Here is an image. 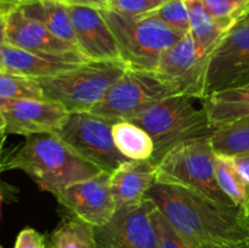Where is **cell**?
Instances as JSON below:
<instances>
[{
	"mask_svg": "<svg viewBox=\"0 0 249 248\" xmlns=\"http://www.w3.org/2000/svg\"><path fill=\"white\" fill-rule=\"evenodd\" d=\"M48 248H97L91 225L73 216H67L49 235Z\"/></svg>",
	"mask_w": 249,
	"mask_h": 248,
	"instance_id": "obj_23",
	"label": "cell"
},
{
	"mask_svg": "<svg viewBox=\"0 0 249 248\" xmlns=\"http://www.w3.org/2000/svg\"><path fill=\"white\" fill-rule=\"evenodd\" d=\"M14 248H48V241L36 229L24 228L17 235Z\"/></svg>",
	"mask_w": 249,
	"mask_h": 248,
	"instance_id": "obj_30",
	"label": "cell"
},
{
	"mask_svg": "<svg viewBox=\"0 0 249 248\" xmlns=\"http://www.w3.org/2000/svg\"><path fill=\"white\" fill-rule=\"evenodd\" d=\"M216 181L221 191L246 214H249V184L229 157L216 156Z\"/></svg>",
	"mask_w": 249,
	"mask_h": 248,
	"instance_id": "obj_24",
	"label": "cell"
},
{
	"mask_svg": "<svg viewBox=\"0 0 249 248\" xmlns=\"http://www.w3.org/2000/svg\"><path fill=\"white\" fill-rule=\"evenodd\" d=\"M1 206H2V194L0 190V216H1Z\"/></svg>",
	"mask_w": 249,
	"mask_h": 248,
	"instance_id": "obj_39",
	"label": "cell"
},
{
	"mask_svg": "<svg viewBox=\"0 0 249 248\" xmlns=\"http://www.w3.org/2000/svg\"><path fill=\"white\" fill-rule=\"evenodd\" d=\"M111 0H63L67 6H85L96 10H104L108 7Z\"/></svg>",
	"mask_w": 249,
	"mask_h": 248,
	"instance_id": "obj_32",
	"label": "cell"
},
{
	"mask_svg": "<svg viewBox=\"0 0 249 248\" xmlns=\"http://www.w3.org/2000/svg\"><path fill=\"white\" fill-rule=\"evenodd\" d=\"M5 45L31 53H62L78 50L53 35L39 21L27 16L19 7H12L5 12Z\"/></svg>",
	"mask_w": 249,
	"mask_h": 248,
	"instance_id": "obj_16",
	"label": "cell"
},
{
	"mask_svg": "<svg viewBox=\"0 0 249 248\" xmlns=\"http://www.w3.org/2000/svg\"><path fill=\"white\" fill-rule=\"evenodd\" d=\"M209 140L216 156L233 157L249 153V116L218 128Z\"/></svg>",
	"mask_w": 249,
	"mask_h": 248,
	"instance_id": "obj_22",
	"label": "cell"
},
{
	"mask_svg": "<svg viewBox=\"0 0 249 248\" xmlns=\"http://www.w3.org/2000/svg\"><path fill=\"white\" fill-rule=\"evenodd\" d=\"M53 196L71 216L92 228L105 225L117 209L108 172H101L90 179L68 185Z\"/></svg>",
	"mask_w": 249,
	"mask_h": 248,
	"instance_id": "obj_12",
	"label": "cell"
},
{
	"mask_svg": "<svg viewBox=\"0 0 249 248\" xmlns=\"http://www.w3.org/2000/svg\"><path fill=\"white\" fill-rule=\"evenodd\" d=\"M19 9L27 16L44 24L58 39L77 48V39L67 5L53 0H36Z\"/></svg>",
	"mask_w": 249,
	"mask_h": 248,
	"instance_id": "obj_19",
	"label": "cell"
},
{
	"mask_svg": "<svg viewBox=\"0 0 249 248\" xmlns=\"http://www.w3.org/2000/svg\"><path fill=\"white\" fill-rule=\"evenodd\" d=\"M190 17V35L202 49L213 51L233 26L221 22L209 14L199 0H184Z\"/></svg>",
	"mask_w": 249,
	"mask_h": 248,
	"instance_id": "obj_20",
	"label": "cell"
},
{
	"mask_svg": "<svg viewBox=\"0 0 249 248\" xmlns=\"http://www.w3.org/2000/svg\"><path fill=\"white\" fill-rule=\"evenodd\" d=\"M123 61H87L71 71L39 78L44 99L60 102L70 113L90 112L123 75Z\"/></svg>",
	"mask_w": 249,
	"mask_h": 248,
	"instance_id": "obj_4",
	"label": "cell"
},
{
	"mask_svg": "<svg viewBox=\"0 0 249 248\" xmlns=\"http://www.w3.org/2000/svg\"><path fill=\"white\" fill-rule=\"evenodd\" d=\"M158 19L178 33L190 34V17L184 0H170L160 9L145 15Z\"/></svg>",
	"mask_w": 249,
	"mask_h": 248,
	"instance_id": "obj_26",
	"label": "cell"
},
{
	"mask_svg": "<svg viewBox=\"0 0 249 248\" xmlns=\"http://www.w3.org/2000/svg\"><path fill=\"white\" fill-rule=\"evenodd\" d=\"M0 72H1V70H0Z\"/></svg>",
	"mask_w": 249,
	"mask_h": 248,
	"instance_id": "obj_44",
	"label": "cell"
},
{
	"mask_svg": "<svg viewBox=\"0 0 249 248\" xmlns=\"http://www.w3.org/2000/svg\"><path fill=\"white\" fill-rule=\"evenodd\" d=\"M240 23H248V24H249V14L247 15V16L245 17V18L242 19V21L240 22Z\"/></svg>",
	"mask_w": 249,
	"mask_h": 248,
	"instance_id": "obj_38",
	"label": "cell"
},
{
	"mask_svg": "<svg viewBox=\"0 0 249 248\" xmlns=\"http://www.w3.org/2000/svg\"><path fill=\"white\" fill-rule=\"evenodd\" d=\"M113 121L91 112H72L57 130V136L73 151L104 172L112 173L128 162L114 143Z\"/></svg>",
	"mask_w": 249,
	"mask_h": 248,
	"instance_id": "obj_8",
	"label": "cell"
},
{
	"mask_svg": "<svg viewBox=\"0 0 249 248\" xmlns=\"http://www.w3.org/2000/svg\"><path fill=\"white\" fill-rule=\"evenodd\" d=\"M7 135L6 134V122H5L4 117L0 113V136Z\"/></svg>",
	"mask_w": 249,
	"mask_h": 248,
	"instance_id": "obj_35",
	"label": "cell"
},
{
	"mask_svg": "<svg viewBox=\"0 0 249 248\" xmlns=\"http://www.w3.org/2000/svg\"><path fill=\"white\" fill-rule=\"evenodd\" d=\"M6 157H5L4 159H0V174H1V173L5 170V162H6Z\"/></svg>",
	"mask_w": 249,
	"mask_h": 248,
	"instance_id": "obj_37",
	"label": "cell"
},
{
	"mask_svg": "<svg viewBox=\"0 0 249 248\" xmlns=\"http://www.w3.org/2000/svg\"><path fill=\"white\" fill-rule=\"evenodd\" d=\"M202 107L214 130L247 117L249 116V84L213 92L202 100Z\"/></svg>",
	"mask_w": 249,
	"mask_h": 248,
	"instance_id": "obj_18",
	"label": "cell"
},
{
	"mask_svg": "<svg viewBox=\"0 0 249 248\" xmlns=\"http://www.w3.org/2000/svg\"><path fill=\"white\" fill-rule=\"evenodd\" d=\"M209 14L230 26H236L249 14V0H199Z\"/></svg>",
	"mask_w": 249,
	"mask_h": 248,
	"instance_id": "obj_27",
	"label": "cell"
},
{
	"mask_svg": "<svg viewBox=\"0 0 249 248\" xmlns=\"http://www.w3.org/2000/svg\"><path fill=\"white\" fill-rule=\"evenodd\" d=\"M211 53L212 51L202 49L186 34L163 53L156 72L179 95L202 100Z\"/></svg>",
	"mask_w": 249,
	"mask_h": 248,
	"instance_id": "obj_11",
	"label": "cell"
},
{
	"mask_svg": "<svg viewBox=\"0 0 249 248\" xmlns=\"http://www.w3.org/2000/svg\"><path fill=\"white\" fill-rule=\"evenodd\" d=\"M155 223L157 229L158 248H190L158 208L155 214Z\"/></svg>",
	"mask_w": 249,
	"mask_h": 248,
	"instance_id": "obj_29",
	"label": "cell"
},
{
	"mask_svg": "<svg viewBox=\"0 0 249 248\" xmlns=\"http://www.w3.org/2000/svg\"><path fill=\"white\" fill-rule=\"evenodd\" d=\"M169 1L170 0H111L107 9L130 16H143Z\"/></svg>",
	"mask_w": 249,
	"mask_h": 248,
	"instance_id": "obj_28",
	"label": "cell"
},
{
	"mask_svg": "<svg viewBox=\"0 0 249 248\" xmlns=\"http://www.w3.org/2000/svg\"><path fill=\"white\" fill-rule=\"evenodd\" d=\"M33 1H36V0H0V4L4 5L6 9L10 10L12 7H21Z\"/></svg>",
	"mask_w": 249,
	"mask_h": 248,
	"instance_id": "obj_33",
	"label": "cell"
},
{
	"mask_svg": "<svg viewBox=\"0 0 249 248\" xmlns=\"http://www.w3.org/2000/svg\"><path fill=\"white\" fill-rule=\"evenodd\" d=\"M111 28L119 57L129 68L156 71L163 53L182 34L150 16H130L109 9L100 10Z\"/></svg>",
	"mask_w": 249,
	"mask_h": 248,
	"instance_id": "obj_5",
	"label": "cell"
},
{
	"mask_svg": "<svg viewBox=\"0 0 249 248\" xmlns=\"http://www.w3.org/2000/svg\"><path fill=\"white\" fill-rule=\"evenodd\" d=\"M44 99L43 91L36 79L0 72V100Z\"/></svg>",
	"mask_w": 249,
	"mask_h": 248,
	"instance_id": "obj_25",
	"label": "cell"
},
{
	"mask_svg": "<svg viewBox=\"0 0 249 248\" xmlns=\"http://www.w3.org/2000/svg\"><path fill=\"white\" fill-rule=\"evenodd\" d=\"M248 219H249V214H248Z\"/></svg>",
	"mask_w": 249,
	"mask_h": 248,
	"instance_id": "obj_43",
	"label": "cell"
},
{
	"mask_svg": "<svg viewBox=\"0 0 249 248\" xmlns=\"http://www.w3.org/2000/svg\"><path fill=\"white\" fill-rule=\"evenodd\" d=\"M68 11L77 39V49L87 60H121L116 38L100 10L68 6Z\"/></svg>",
	"mask_w": 249,
	"mask_h": 248,
	"instance_id": "obj_14",
	"label": "cell"
},
{
	"mask_svg": "<svg viewBox=\"0 0 249 248\" xmlns=\"http://www.w3.org/2000/svg\"><path fill=\"white\" fill-rule=\"evenodd\" d=\"M7 10H9V9H6V7H5L4 5L0 4V11H7Z\"/></svg>",
	"mask_w": 249,
	"mask_h": 248,
	"instance_id": "obj_40",
	"label": "cell"
},
{
	"mask_svg": "<svg viewBox=\"0 0 249 248\" xmlns=\"http://www.w3.org/2000/svg\"><path fill=\"white\" fill-rule=\"evenodd\" d=\"M0 113L6 122V134L31 136L56 134L70 112L60 104L41 99L0 100Z\"/></svg>",
	"mask_w": 249,
	"mask_h": 248,
	"instance_id": "obj_13",
	"label": "cell"
},
{
	"mask_svg": "<svg viewBox=\"0 0 249 248\" xmlns=\"http://www.w3.org/2000/svg\"><path fill=\"white\" fill-rule=\"evenodd\" d=\"M216 153L209 138L186 141L168 151L156 164L157 180L177 184L225 204L236 206L219 187Z\"/></svg>",
	"mask_w": 249,
	"mask_h": 248,
	"instance_id": "obj_6",
	"label": "cell"
},
{
	"mask_svg": "<svg viewBox=\"0 0 249 248\" xmlns=\"http://www.w3.org/2000/svg\"><path fill=\"white\" fill-rule=\"evenodd\" d=\"M249 84V24L237 23L212 51L204 97ZM203 100V99H202Z\"/></svg>",
	"mask_w": 249,
	"mask_h": 248,
	"instance_id": "obj_10",
	"label": "cell"
},
{
	"mask_svg": "<svg viewBox=\"0 0 249 248\" xmlns=\"http://www.w3.org/2000/svg\"><path fill=\"white\" fill-rule=\"evenodd\" d=\"M53 1H60V2H63V0H53Z\"/></svg>",
	"mask_w": 249,
	"mask_h": 248,
	"instance_id": "obj_41",
	"label": "cell"
},
{
	"mask_svg": "<svg viewBox=\"0 0 249 248\" xmlns=\"http://www.w3.org/2000/svg\"><path fill=\"white\" fill-rule=\"evenodd\" d=\"M157 181V169L151 159L128 160L111 173V190L118 207L142 202Z\"/></svg>",
	"mask_w": 249,
	"mask_h": 248,
	"instance_id": "obj_17",
	"label": "cell"
},
{
	"mask_svg": "<svg viewBox=\"0 0 249 248\" xmlns=\"http://www.w3.org/2000/svg\"><path fill=\"white\" fill-rule=\"evenodd\" d=\"M130 122L141 126L152 138L155 152L151 160L155 164L175 146L211 138L215 131L203 107L197 108L192 99L185 95L165 97L136 114Z\"/></svg>",
	"mask_w": 249,
	"mask_h": 248,
	"instance_id": "obj_3",
	"label": "cell"
},
{
	"mask_svg": "<svg viewBox=\"0 0 249 248\" xmlns=\"http://www.w3.org/2000/svg\"><path fill=\"white\" fill-rule=\"evenodd\" d=\"M190 248H249V219L237 206L157 181L146 194Z\"/></svg>",
	"mask_w": 249,
	"mask_h": 248,
	"instance_id": "obj_1",
	"label": "cell"
},
{
	"mask_svg": "<svg viewBox=\"0 0 249 248\" xmlns=\"http://www.w3.org/2000/svg\"><path fill=\"white\" fill-rule=\"evenodd\" d=\"M179 95L156 71L126 67L125 72L91 113L111 121H130L136 114L165 97Z\"/></svg>",
	"mask_w": 249,
	"mask_h": 248,
	"instance_id": "obj_7",
	"label": "cell"
},
{
	"mask_svg": "<svg viewBox=\"0 0 249 248\" xmlns=\"http://www.w3.org/2000/svg\"><path fill=\"white\" fill-rule=\"evenodd\" d=\"M0 248H4V247H2V246H1V243H0Z\"/></svg>",
	"mask_w": 249,
	"mask_h": 248,
	"instance_id": "obj_42",
	"label": "cell"
},
{
	"mask_svg": "<svg viewBox=\"0 0 249 248\" xmlns=\"http://www.w3.org/2000/svg\"><path fill=\"white\" fill-rule=\"evenodd\" d=\"M229 158L233 163L237 172L242 175L243 179L249 184V153H243V155L233 156V157Z\"/></svg>",
	"mask_w": 249,
	"mask_h": 248,
	"instance_id": "obj_31",
	"label": "cell"
},
{
	"mask_svg": "<svg viewBox=\"0 0 249 248\" xmlns=\"http://www.w3.org/2000/svg\"><path fill=\"white\" fill-rule=\"evenodd\" d=\"M114 143L130 160H148L155 152V143L146 130L130 121H117L112 128Z\"/></svg>",
	"mask_w": 249,
	"mask_h": 248,
	"instance_id": "obj_21",
	"label": "cell"
},
{
	"mask_svg": "<svg viewBox=\"0 0 249 248\" xmlns=\"http://www.w3.org/2000/svg\"><path fill=\"white\" fill-rule=\"evenodd\" d=\"M156 211L150 198L118 207L105 225L94 228L97 248H158Z\"/></svg>",
	"mask_w": 249,
	"mask_h": 248,
	"instance_id": "obj_9",
	"label": "cell"
},
{
	"mask_svg": "<svg viewBox=\"0 0 249 248\" xmlns=\"http://www.w3.org/2000/svg\"><path fill=\"white\" fill-rule=\"evenodd\" d=\"M5 139H6V135L0 136V159H4L6 156H4V142Z\"/></svg>",
	"mask_w": 249,
	"mask_h": 248,
	"instance_id": "obj_36",
	"label": "cell"
},
{
	"mask_svg": "<svg viewBox=\"0 0 249 248\" xmlns=\"http://www.w3.org/2000/svg\"><path fill=\"white\" fill-rule=\"evenodd\" d=\"M87 58L78 50L62 53H31L10 45L0 46V70L1 72L39 79L53 77L77 68L87 62Z\"/></svg>",
	"mask_w": 249,
	"mask_h": 248,
	"instance_id": "obj_15",
	"label": "cell"
},
{
	"mask_svg": "<svg viewBox=\"0 0 249 248\" xmlns=\"http://www.w3.org/2000/svg\"><path fill=\"white\" fill-rule=\"evenodd\" d=\"M5 12L6 11H0V46L5 45Z\"/></svg>",
	"mask_w": 249,
	"mask_h": 248,
	"instance_id": "obj_34",
	"label": "cell"
},
{
	"mask_svg": "<svg viewBox=\"0 0 249 248\" xmlns=\"http://www.w3.org/2000/svg\"><path fill=\"white\" fill-rule=\"evenodd\" d=\"M10 169L22 170L39 189L53 195L104 172L80 157L57 134L27 136L23 145L6 157L5 170Z\"/></svg>",
	"mask_w": 249,
	"mask_h": 248,
	"instance_id": "obj_2",
	"label": "cell"
}]
</instances>
